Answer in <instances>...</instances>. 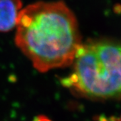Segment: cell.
I'll return each mask as SVG.
<instances>
[{"instance_id":"cell-1","label":"cell","mask_w":121,"mask_h":121,"mask_svg":"<svg viewBox=\"0 0 121 121\" xmlns=\"http://www.w3.org/2000/svg\"><path fill=\"white\" fill-rule=\"evenodd\" d=\"M16 28V44L40 72L73 64L82 44L76 16L63 1L28 5Z\"/></svg>"},{"instance_id":"cell-2","label":"cell","mask_w":121,"mask_h":121,"mask_svg":"<svg viewBox=\"0 0 121 121\" xmlns=\"http://www.w3.org/2000/svg\"><path fill=\"white\" fill-rule=\"evenodd\" d=\"M73 71L62 84L78 94L97 99L121 98V44L90 39L78 48Z\"/></svg>"},{"instance_id":"cell-3","label":"cell","mask_w":121,"mask_h":121,"mask_svg":"<svg viewBox=\"0 0 121 121\" xmlns=\"http://www.w3.org/2000/svg\"><path fill=\"white\" fill-rule=\"evenodd\" d=\"M22 9V0H0L1 32H8L16 27Z\"/></svg>"},{"instance_id":"cell-4","label":"cell","mask_w":121,"mask_h":121,"mask_svg":"<svg viewBox=\"0 0 121 121\" xmlns=\"http://www.w3.org/2000/svg\"><path fill=\"white\" fill-rule=\"evenodd\" d=\"M99 121H120V118H117L115 117H108L106 116H100L98 118Z\"/></svg>"},{"instance_id":"cell-5","label":"cell","mask_w":121,"mask_h":121,"mask_svg":"<svg viewBox=\"0 0 121 121\" xmlns=\"http://www.w3.org/2000/svg\"><path fill=\"white\" fill-rule=\"evenodd\" d=\"M51 121L49 118H48L47 117H46L45 116H43V115H40L38 116L36 118H35L34 121Z\"/></svg>"},{"instance_id":"cell-6","label":"cell","mask_w":121,"mask_h":121,"mask_svg":"<svg viewBox=\"0 0 121 121\" xmlns=\"http://www.w3.org/2000/svg\"><path fill=\"white\" fill-rule=\"evenodd\" d=\"M120 121H121V118H120Z\"/></svg>"}]
</instances>
